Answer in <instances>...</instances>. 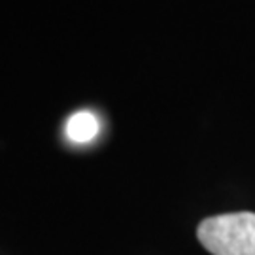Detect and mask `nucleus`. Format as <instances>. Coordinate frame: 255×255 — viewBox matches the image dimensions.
I'll list each match as a JSON object with an SVG mask.
<instances>
[{"mask_svg":"<svg viewBox=\"0 0 255 255\" xmlns=\"http://www.w3.org/2000/svg\"><path fill=\"white\" fill-rule=\"evenodd\" d=\"M101 123L91 112H76L66 121V136L74 144H87L99 134Z\"/></svg>","mask_w":255,"mask_h":255,"instance_id":"2","label":"nucleus"},{"mask_svg":"<svg viewBox=\"0 0 255 255\" xmlns=\"http://www.w3.org/2000/svg\"><path fill=\"white\" fill-rule=\"evenodd\" d=\"M197 237L212 255H255V214L237 212L204 219Z\"/></svg>","mask_w":255,"mask_h":255,"instance_id":"1","label":"nucleus"}]
</instances>
